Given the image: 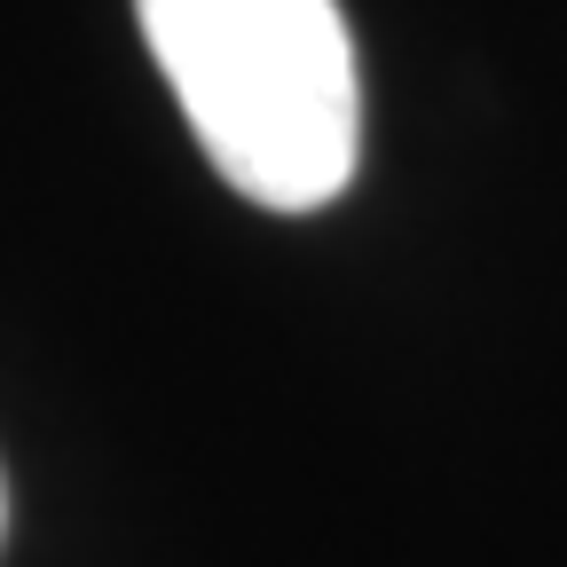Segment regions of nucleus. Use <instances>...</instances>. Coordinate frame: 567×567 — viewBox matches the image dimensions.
<instances>
[{"mask_svg": "<svg viewBox=\"0 0 567 567\" xmlns=\"http://www.w3.org/2000/svg\"><path fill=\"white\" fill-rule=\"evenodd\" d=\"M166 87L237 197L316 213L363 158V71L339 0H134Z\"/></svg>", "mask_w": 567, "mask_h": 567, "instance_id": "nucleus-1", "label": "nucleus"}, {"mask_svg": "<svg viewBox=\"0 0 567 567\" xmlns=\"http://www.w3.org/2000/svg\"><path fill=\"white\" fill-rule=\"evenodd\" d=\"M0 513H9V505H0Z\"/></svg>", "mask_w": 567, "mask_h": 567, "instance_id": "nucleus-2", "label": "nucleus"}]
</instances>
